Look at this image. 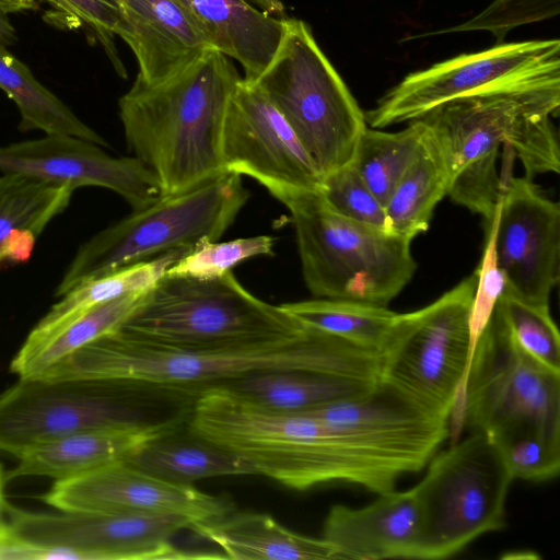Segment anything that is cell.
<instances>
[{"label":"cell","instance_id":"cell-22","mask_svg":"<svg viewBox=\"0 0 560 560\" xmlns=\"http://www.w3.org/2000/svg\"><path fill=\"white\" fill-rule=\"evenodd\" d=\"M127 25L122 39L135 54L137 77L147 84L176 74L209 48L197 18L179 0H115Z\"/></svg>","mask_w":560,"mask_h":560},{"label":"cell","instance_id":"cell-13","mask_svg":"<svg viewBox=\"0 0 560 560\" xmlns=\"http://www.w3.org/2000/svg\"><path fill=\"white\" fill-rule=\"evenodd\" d=\"M8 524L16 542L71 549L81 560L224 558L176 548L172 537L195 523L173 514L35 513L9 504Z\"/></svg>","mask_w":560,"mask_h":560},{"label":"cell","instance_id":"cell-42","mask_svg":"<svg viewBox=\"0 0 560 560\" xmlns=\"http://www.w3.org/2000/svg\"><path fill=\"white\" fill-rule=\"evenodd\" d=\"M40 0H0V11L8 14L38 8Z\"/></svg>","mask_w":560,"mask_h":560},{"label":"cell","instance_id":"cell-30","mask_svg":"<svg viewBox=\"0 0 560 560\" xmlns=\"http://www.w3.org/2000/svg\"><path fill=\"white\" fill-rule=\"evenodd\" d=\"M174 436L152 441L125 462L162 479L184 485L212 477L255 474L248 462L226 448L195 435L191 440Z\"/></svg>","mask_w":560,"mask_h":560},{"label":"cell","instance_id":"cell-3","mask_svg":"<svg viewBox=\"0 0 560 560\" xmlns=\"http://www.w3.org/2000/svg\"><path fill=\"white\" fill-rule=\"evenodd\" d=\"M241 80L230 58L209 48L160 83L147 84L137 77L119 98L127 148L155 175L163 195L224 172L223 121Z\"/></svg>","mask_w":560,"mask_h":560},{"label":"cell","instance_id":"cell-19","mask_svg":"<svg viewBox=\"0 0 560 560\" xmlns=\"http://www.w3.org/2000/svg\"><path fill=\"white\" fill-rule=\"evenodd\" d=\"M357 433L419 471L450 438V419L377 380L361 395L305 410Z\"/></svg>","mask_w":560,"mask_h":560},{"label":"cell","instance_id":"cell-2","mask_svg":"<svg viewBox=\"0 0 560 560\" xmlns=\"http://www.w3.org/2000/svg\"><path fill=\"white\" fill-rule=\"evenodd\" d=\"M192 435L248 462L255 474L295 490L349 482L376 494L395 489L406 467L364 438L306 411H280L218 385L199 393Z\"/></svg>","mask_w":560,"mask_h":560},{"label":"cell","instance_id":"cell-1","mask_svg":"<svg viewBox=\"0 0 560 560\" xmlns=\"http://www.w3.org/2000/svg\"><path fill=\"white\" fill-rule=\"evenodd\" d=\"M264 371L377 381L380 351L306 325L290 336L212 343L160 342L118 328L74 351L38 377L109 381L130 392L151 388L199 394Z\"/></svg>","mask_w":560,"mask_h":560},{"label":"cell","instance_id":"cell-26","mask_svg":"<svg viewBox=\"0 0 560 560\" xmlns=\"http://www.w3.org/2000/svg\"><path fill=\"white\" fill-rule=\"evenodd\" d=\"M74 189L26 175L0 176V266L26 262L38 236L68 207Z\"/></svg>","mask_w":560,"mask_h":560},{"label":"cell","instance_id":"cell-20","mask_svg":"<svg viewBox=\"0 0 560 560\" xmlns=\"http://www.w3.org/2000/svg\"><path fill=\"white\" fill-rule=\"evenodd\" d=\"M182 420L130 421L117 425L63 435L34 445L20 455L5 479L49 477L73 478L117 462H125L158 439L176 434Z\"/></svg>","mask_w":560,"mask_h":560},{"label":"cell","instance_id":"cell-21","mask_svg":"<svg viewBox=\"0 0 560 560\" xmlns=\"http://www.w3.org/2000/svg\"><path fill=\"white\" fill-rule=\"evenodd\" d=\"M420 529V511L412 488L377 494L362 508H330L322 538L341 559H413Z\"/></svg>","mask_w":560,"mask_h":560},{"label":"cell","instance_id":"cell-34","mask_svg":"<svg viewBox=\"0 0 560 560\" xmlns=\"http://www.w3.org/2000/svg\"><path fill=\"white\" fill-rule=\"evenodd\" d=\"M495 312L525 353L560 372V336L549 304L529 302L504 290Z\"/></svg>","mask_w":560,"mask_h":560},{"label":"cell","instance_id":"cell-38","mask_svg":"<svg viewBox=\"0 0 560 560\" xmlns=\"http://www.w3.org/2000/svg\"><path fill=\"white\" fill-rule=\"evenodd\" d=\"M319 192L326 203L340 215L387 232L384 206L352 163L324 176Z\"/></svg>","mask_w":560,"mask_h":560},{"label":"cell","instance_id":"cell-4","mask_svg":"<svg viewBox=\"0 0 560 560\" xmlns=\"http://www.w3.org/2000/svg\"><path fill=\"white\" fill-rule=\"evenodd\" d=\"M560 94L488 92L459 97L424 118L443 140L451 160L447 197L488 223L497 209L503 174L501 148L514 155L525 175L560 172V150L552 118Z\"/></svg>","mask_w":560,"mask_h":560},{"label":"cell","instance_id":"cell-18","mask_svg":"<svg viewBox=\"0 0 560 560\" xmlns=\"http://www.w3.org/2000/svg\"><path fill=\"white\" fill-rule=\"evenodd\" d=\"M0 171L65 185L109 189L132 211L163 196L155 175L136 156L116 158L93 142L58 135L0 145Z\"/></svg>","mask_w":560,"mask_h":560},{"label":"cell","instance_id":"cell-33","mask_svg":"<svg viewBox=\"0 0 560 560\" xmlns=\"http://www.w3.org/2000/svg\"><path fill=\"white\" fill-rule=\"evenodd\" d=\"M190 248L166 252L154 258L85 281L60 296L61 300L54 304L37 324H50L101 303L133 293H143L163 278L170 267Z\"/></svg>","mask_w":560,"mask_h":560},{"label":"cell","instance_id":"cell-15","mask_svg":"<svg viewBox=\"0 0 560 560\" xmlns=\"http://www.w3.org/2000/svg\"><path fill=\"white\" fill-rule=\"evenodd\" d=\"M221 156L224 172L246 175L275 198L319 191L323 176L279 110L243 79L225 110Z\"/></svg>","mask_w":560,"mask_h":560},{"label":"cell","instance_id":"cell-16","mask_svg":"<svg viewBox=\"0 0 560 560\" xmlns=\"http://www.w3.org/2000/svg\"><path fill=\"white\" fill-rule=\"evenodd\" d=\"M499 268L510 293L549 304L560 280V206L532 177L503 171L501 196L492 219Z\"/></svg>","mask_w":560,"mask_h":560},{"label":"cell","instance_id":"cell-11","mask_svg":"<svg viewBox=\"0 0 560 560\" xmlns=\"http://www.w3.org/2000/svg\"><path fill=\"white\" fill-rule=\"evenodd\" d=\"M488 92L560 94V40L503 42L411 72L364 113L366 125L410 122L453 100Z\"/></svg>","mask_w":560,"mask_h":560},{"label":"cell","instance_id":"cell-7","mask_svg":"<svg viewBox=\"0 0 560 560\" xmlns=\"http://www.w3.org/2000/svg\"><path fill=\"white\" fill-rule=\"evenodd\" d=\"M250 84L284 117L323 177L352 162L365 115L307 23L287 19L275 57Z\"/></svg>","mask_w":560,"mask_h":560},{"label":"cell","instance_id":"cell-35","mask_svg":"<svg viewBox=\"0 0 560 560\" xmlns=\"http://www.w3.org/2000/svg\"><path fill=\"white\" fill-rule=\"evenodd\" d=\"M487 438L499 451L514 479L544 482L558 476L559 440H553L532 427L513 429Z\"/></svg>","mask_w":560,"mask_h":560},{"label":"cell","instance_id":"cell-14","mask_svg":"<svg viewBox=\"0 0 560 560\" xmlns=\"http://www.w3.org/2000/svg\"><path fill=\"white\" fill-rule=\"evenodd\" d=\"M109 381L19 377L0 394V451L14 456L63 435L140 420Z\"/></svg>","mask_w":560,"mask_h":560},{"label":"cell","instance_id":"cell-32","mask_svg":"<svg viewBox=\"0 0 560 560\" xmlns=\"http://www.w3.org/2000/svg\"><path fill=\"white\" fill-rule=\"evenodd\" d=\"M280 306L306 326L377 351L397 314L385 305L342 299L315 298Z\"/></svg>","mask_w":560,"mask_h":560},{"label":"cell","instance_id":"cell-6","mask_svg":"<svg viewBox=\"0 0 560 560\" xmlns=\"http://www.w3.org/2000/svg\"><path fill=\"white\" fill-rule=\"evenodd\" d=\"M249 198L241 175L222 172L184 191L163 195L148 207L96 233L80 246L56 290L74 287L163 253L219 241Z\"/></svg>","mask_w":560,"mask_h":560},{"label":"cell","instance_id":"cell-44","mask_svg":"<svg viewBox=\"0 0 560 560\" xmlns=\"http://www.w3.org/2000/svg\"><path fill=\"white\" fill-rule=\"evenodd\" d=\"M50 4L55 12L63 18L70 20V22L79 24L70 4L66 0H40Z\"/></svg>","mask_w":560,"mask_h":560},{"label":"cell","instance_id":"cell-23","mask_svg":"<svg viewBox=\"0 0 560 560\" xmlns=\"http://www.w3.org/2000/svg\"><path fill=\"white\" fill-rule=\"evenodd\" d=\"M200 22L211 45L244 69L254 82L275 57L288 18L269 0H179Z\"/></svg>","mask_w":560,"mask_h":560},{"label":"cell","instance_id":"cell-5","mask_svg":"<svg viewBox=\"0 0 560 560\" xmlns=\"http://www.w3.org/2000/svg\"><path fill=\"white\" fill-rule=\"evenodd\" d=\"M276 199L290 212L303 280L315 298L387 306L412 279L411 240L340 215L319 191Z\"/></svg>","mask_w":560,"mask_h":560},{"label":"cell","instance_id":"cell-12","mask_svg":"<svg viewBox=\"0 0 560 560\" xmlns=\"http://www.w3.org/2000/svg\"><path fill=\"white\" fill-rule=\"evenodd\" d=\"M528 427L560 441V372L525 353L494 310L471 357L457 436Z\"/></svg>","mask_w":560,"mask_h":560},{"label":"cell","instance_id":"cell-36","mask_svg":"<svg viewBox=\"0 0 560 560\" xmlns=\"http://www.w3.org/2000/svg\"><path fill=\"white\" fill-rule=\"evenodd\" d=\"M275 238L269 235L226 242L203 238L180 257L166 275L213 279L232 271L238 264L257 256L273 255Z\"/></svg>","mask_w":560,"mask_h":560},{"label":"cell","instance_id":"cell-28","mask_svg":"<svg viewBox=\"0 0 560 560\" xmlns=\"http://www.w3.org/2000/svg\"><path fill=\"white\" fill-rule=\"evenodd\" d=\"M375 382L300 371H264L223 386L262 407L292 412L361 395Z\"/></svg>","mask_w":560,"mask_h":560},{"label":"cell","instance_id":"cell-8","mask_svg":"<svg viewBox=\"0 0 560 560\" xmlns=\"http://www.w3.org/2000/svg\"><path fill=\"white\" fill-rule=\"evenodd\" d=\"M476 271L432 303L397 313L380 349L378 380L457 425L470 363L469 317Z\"/></svg>","mask_w":560,"mask_h":560},{"label":"cell","instance_id":"cell-40","mask_svg":"<svg viewBox=\"0 0 560 560\" xmlns=\"http://www.w3.org/2000/svg\"><path fill=\"white\" fill-rule=\"evenodd\" d=\"M79 24H86L96 35L115 71L126 78V69L118 56L114 36L124 37L127 25L115 0H66Z\"/></svg>","mask_w":560,"mask_h":560},{"label":"cell","instance_id":"cell-17","mask_svg":"<svg viewBox=\"0 0 560 560\" xmlns=\"http://www.w3.org/2000/svg\"><path fill=\"white\" fill-rule=\"evenodd\" d=\"M42 500L63 512L173 514L195 524L234 510L229 499L162 479L127 462L57 480Z\"/></svg>","mask_w":560,"mask_h":560},{"label":"cell","instance_id":"cell-29","mask_svg":"<svg viewBox=\"0 0 560 560\" xmlns=\"http://www.w3.org/2000/svg\"><path fill=\"white\" fill-rule=\"evenodd\" d=\"M0 89L15 103L20 129L70 136L101 147L107 141L84 124L59 97L45 88L30 68L0 43Z\"/></svg>","mask_w":560,"mask_h":560},{"label":"cell","instance_id":"cell-10","mask_svg":"<svg viewBox=\"0 0 560 560\" xmlns=\"http://www.w3.org/2000/svg\"><path fill=\"white\" fill-rule=\"evenodd\" d=\"M304 327L228 271L213 279L165 275L119 328L160 342L212 343L290 336Z\"/></svg>","mask_w":560,"mask_h":560},{"label":"cell","instance_id":"cell-43","mask_svg":"<svg viewBox=\"0 0 560 560\" xmlns=\"http://www.w3.org/2000/svg\"><path fill=\"white\" fill-rule=\"evenodd\" d=\"M18 40L15 30L5 13L0 11V43L12 45Z\"/></svg>","mask_w":560,"mask_h":560},{"label":"cell","instance_id":"cell-25","mask_svg":"<svg viewBox=\"0 0 560 560\" xmlns=\"http://www.w3.org/2000/svg\"><path fill=\"white\" fill-rule=\"evenodd\" d=\"M145 292L101 303L50 324H37L13 358L11 372L19 377L40 376L74 351L118 329Z\"/></svg>","mask_w":560,"mask_h":560},{"label":"cell","instance_id":"cell-31","mask_svg":"<svg viewBox=\"0 0 560 560\" xmlns=\"http://www.w3.org/2000/svg\"><path fill=\"white\" fill-rule=\"evenodd\" d=\"M429 128L420 118L395 132L369 126L362 132L351 163L383 206L420 153Z\"/></svg>","mask_w":560,"mask_h":560},{"label":"cell","instance_id":"cell-9","mask_svg":"<svg viewBox=\"0 0 560 560\" xmlns=\"http://www.w3.org/2000/svg\"><path fill=\"white\" fill-rule=\"evenodd\" d=\"M427 465L412 487L420 511L413 559L451 558L478 537L505 527L514 478L483 433L459 438Z\"/></svg>","mask_w":560,"mask_h":560},{"label":"cell","instance_id":"cell-27","mask_svg":"<svg viewBox=\"0 0 560 560\" xmlns=\"http://www.w3.org/2000/svg\"><path fill=\"white\" fill-rule=\"evenodd\" d=\"M429 127L420 153L384 206L387 232L411 241L429 229L433 211L448 195L452 180L448 151Z\"/></svg>","mask_w":560,"mask_h":560},{"label":"cell","instance_id":"cell-24","mask_svg":"<svg viewBox=\"0 0 560 560\" xmlns=\"http://www.w3.org/2000/svg\"><path fill=\"white\" fill-rule=\"evenodd\" d=\"M191 530L217 545L229 559H341L339 552L323 538L294 533L265 513L232 512L219 520L196 523Z\"/></svg>","mask_w":560,"mask_h":560},{"label":"cell","instance_id":"cell-37","mask_svg":"<svg viewBox=\"0 0 560 560\" xmlns=\"http://www.w3.org/2000/svg\"><path fill=\"white\" fill-rule=\"evenodd\" d=\"M560 13V0H493L478 14L467 21L433 31L429 35H443L459 32H489L497 44L505 42L506 35L514 28L556 18Z\"/></svg>","mask_w":560,"mask_h":560},{"label":"cell","instance_id":"cell-39","mask_svg":"<svg viewBox=\"0 0 560 560\" xmlns=\"http://www.w3.org/2000/svg\"><path fill=\"white\" fill-rule=\"evenodd\" d=\"M476 273L477 283L469 317L470 361L475 347L505 290V280L497 261L492 224H487L486 246Z\"/></svg>","mask_w":560,"mask_h":560},{"label":"cell","instance_id":"cell-41","mask_svg":"<svg viewBox=\"0 0 560 560\" xmlns=\"http://www.w3.org/2000/svg\"><path fill=\"white\" fill-rule=\"evenodd\" d=\"M5 472L0 463V544L10 538L8 524V502L4 497Z\"/></svg>","mask_w":560,"mask_h":560}]
</instances>
